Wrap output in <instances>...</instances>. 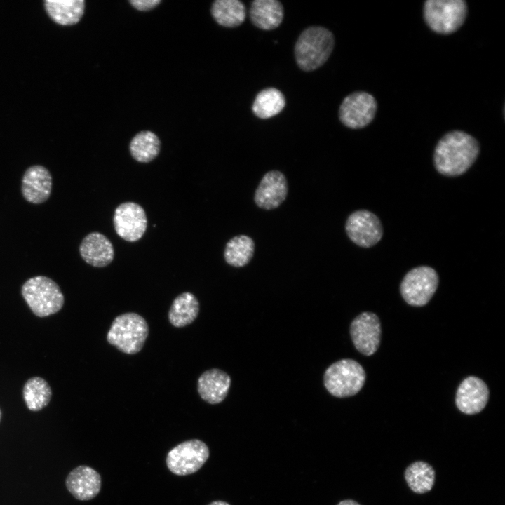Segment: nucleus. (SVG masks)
<instances>
[{"label": "nucleus", "mask_w": 505, "mask_h": 505, "mask_svg": "<svg viewBox=\"0 0 505 505\" xmlns=\"http://www.w3.org/2000/svg\"><path fill=\"white\" fill-rule=\"evenodd\" d=\"M480 153L478 140L461 130L445 134L438 142L433 153L436 170L446 177L465 173L475 163Z\"/></svg>", "instance_id": "1"}, {"label": "nucleus", "mask_w": 505, "mask_h": 505, "mask_svg": "<svg viewBox=\"0 0 505 505\" xmlns=\"http://www.w3.org/2000/svg\"><path fill=\"white\" fill-rule=\"evenodd\" d=\"M335 38L328 29L320 26L306 28L299 36L294 48L298 67L310 72L321 67L330 56Z\"/></svg>", "instance_id": "2"}, {"label": "nucleus", "mask_w": 505, "mask_h": 505, "mask_svg": "<svg viewBox=\"0 0 505 505\" xmlns=\"http://www.w3.org/2000/svg\"><path fill=\"white\" fill-rule=\"evenodd\" d=\"M149 335L146 320L133 312L117 316L107 334L108 343L126 354H135L143 348Z\"/></svg>", "instance_id": "3"}, {"label": "nucleus", "mask_w": 505, "mask_h": 505, "mask_svg": "<svg viewBox=\"0 0 505 505\" xmlns=\"http://www.w3.org/2000/svg\"><path fill=\"white\" fill-rule=\"evenodd\" d=\"M21 292L32 311L39 317L55 314L64 304V295L58 285L44 276L28 279L22 285Z\"/></svg>", "instance_id": "4"}, {"label": "nucleus", "mask_w": 505, "mask_h": 505, "mask_svg": "<svg viewBox=\"0 0 505 505\" xmlns=\"http://www.w3.org/2000/svg\"><path fill=\"white\" fill-rule=\"evenodd\" d=\"M365 381L363 368L357 361L346 358L331 364L325 370L323 382L333 396L346 398L356 395Z\"/></svg>", "instance_id": "5"}, {"label": "nucleus", "mask_w": 505, "mask_h": 505, "mask_svg": "<svg viewBox=\"0 0 505 505\" xmlns=\"http://www.w3.org/2000/svg\"><path fill=\"white\" fill-rule=\"evenodd\" d=\"M423 11L425 22L431 30L450 34L464 24L468 6L464 0H428Z\"/></svg>", "instance_id": "6"}, {"label": "nucleus", "mask_w": 505, "mask_h": 505, "mask_svg": "<svg viewBox=\"0 0 505 505\" xmlns=\"http://www.w3.org/2000/svg\"><path fill=\"white\" fill-rule=\"evenodd\" d=\"M439 282L436 271L429 266H419L410 270L403 277L400 291L410 305L426 304L436 292Z\"/></svg>", "instance_id": "7"}, {"label": "nucleus", "mask_w": 505, "mask_h": 505, "mask_svg": "<svg viewBox=\"0 0 505 505\" xmlns=\"http://www.w3.org/2000/svg\"><path fill=\"white\" fill-rule=\"evenodd\" d=\"M210 455L207 445L201 440L184 441L167 454L166 463L170 471L177 476H187L198 471Z\"/></svg>", "instance_id": "8"}, {"label": "nucleus", "mask_w": 505, "mask_h": 505, "mask_svg": "<svg viewBox=\"0 0 505 505\" xmlns=\"http://www.w3.org/2000/svg\"><path fill=\"white\" fill-rule=\"evenodd\" d=\"M345 231L349 238L359 247L368 248L382 239L383 227L379 218L365 209L351 213L345 222Z\"/></svg>", "instance_id": "9"}, {"label": "nucleus", "mask_w": 505, "mask_h": 505, "mask_svg": "<svg viewBox=\"0 0 505 505\" xmlns=\"http://www.w3.org/2000/svg\"><path fill=\"white\" fill-rule=\"evenodd\" d=\"M377 109V101L371 94L357 91L343 100L339 109V118L346 127L360 129L372 122Z\"/></svg>", "instance_id": "10"}, {"label": "nucleus", "mask_w": 505, "mask_h": 505, "mask_svg": "<svg viewBox=\"0 0 505 505\" xmlns=\"http://www.w3.org/2000/svg\"><path fill=\"white\" fill-rule=\"evenodd\" d=\"M113 224L116 234L128 242H135L144 234L147 217L138 203L126 201L119 205L114 213Z\"/></svg>", "instance_id": "11"}, {"label": "nucleus", "mask_w": 505, "mask_h": 505, "mask_svg": "<svg viewBox=\"0 0 505 505\" xmlns=\"http://www.w3.org/2000/svg\"><path fill=\"white\" fill-rule=\"evenodd\" d=\"M381 324L372 312H363L350 325V335L356 349L365 356L372 355L378 349L381 339Z\"/></svg>", "instance_id": "12"}, {"label": "nucleus", "mask_w": 505, "mask_h": 505, "mask_svg": "<svg viewBox=\"0 0 505 505\" xmlns=\"http://www.w3.org/2000/svg\"><path fill=\"white\" fill-rule=\"evenodd\" d=\"M288 185L285 175L276 170L267 172L261 179L254 194V202L263 210L277 208L285 200Z\"/></svg>", "instance_id": "13"}, {"label": "nucleus", "mask_w": 505, "mask_h": 505, "mask_svg": "<svg viewBox=\"0 0 505 505\" xmlns=\"http://www.w3.org/2000/svg\"><path fill=\"white\" fill-rule=\"evenodd\" d=\"M489 389L480 378L470 376L459 386L455 398L457 408L466 415L481 412L488 401Z\"/></svg>", "instance_id": "14"}, {"label": "nucleus", "mask_w": 505, "mask_h": 505, "mask_svg": "<svg viewBox=\"0 0 505 505\" xmlns=\"http://www.w3.org/2000/svg\"><path fill=\"white\" fill-rule=\"evenodd\" d=\"M65 485L75 499L80 501L91 500L100 491L101 476L94 469L86 465H80L67 475Z\"/></svg>", "instance_id": "15"}, {"label": "nucleus", "mask_w": 505, "mask_h": 505, "mask_svg": "<svg viewBox=\"0 0 505 505\" xmlns=\"http://www.w3.org/2000/svg\"><path fill=\"white\" fill-rule=\"evenodd\" d=\"M52 189V177L47 168L36 165L28 168L22 180V194L30 203L39 204L45 202L50 196Z\"/></svg>", "instance_id": "16"}, {"label": "nucleus", "mask_w": 505, "mask_h": 505, "mask_svg": "<svg viewBox=\"0 0 505 505\" xmlns=\"http://www.w3.org/2000/svg\"><path fill=\"white\" fill-rule=\"evenodd\" d=\"M82 259L95 267H105L114 260V250L110 240L104 234L93 231L87 234L79 245Z\"/></svg>", "instance_id": "17"}, {"label": "nucleus", "mask_w": 505, "mask_h": 505, "mask_svg": "<svg viewBox=\"0 0 505 505\" xmlns=\"http://www.w3.org/2000/svg\"><path fill=\"white\" fill-rule=\"evenodd\" d=\"M231 378L224 371L213 368L201 375L197 382V391L200 397L209 404H218L227 396Z\"/></svg>", "instance_id": "18"}, {"label": "nucleus", "mask_w": 505, "mask_h": 505, "mask_svg": "<svg viewBox=\"0 0 505 505\" xmlns=\"http://www.w3.org/2000/svg\"><path fill=\"white\" fill-rule=\"evenodd\" d=\"M284 9L276 0H255L251 3L249 17L252 23L259 29L271 30L282 22Z\"/></svg>", "instance_id": "19"}, {"label": "nucleus", "mask_w": 505, "mask_h": 505, "mask_svg": "<svg viewBox=\"0 0 505 505\" xmlns=\"http://www.w3.org/2000/svg\"><path fill=\"white\" fill-rule=\"evenodd\" d=\"M44 7L49 17L57 24L70 26L78 23L85 11L84 0H46Z\"/></svg>", "instance_id": "20"}, {"label": "nucleus", "mask_w": 505, "mask_h": 505, "mask_svg": "<svg viewBox=\"0 0 505 505\" xmlns=\"http://www.w3.org/2000/svg\"><path fill=\"white\" fill-rule=\"evenodd\" d=\"M199 309L196 297L190 292H184L174 299L170 307L169 322L175 328L185 327L195 321Z\"/></svg>", "instance_id": "21"}, {"label": "nucleus", "mask_w": 505, "mask_h": 505, "mask_svg": "<svg viewBox=\"0 0 505 505\" xmlns=\"http://www.w3.org/2000/svg\"><path fill=\"white\" fill-rule=\"evenodd\" d=\"M210 13L219 25L232 28L244 22L246 9L238 0H216L211 5Z\"/></svg>", "instance_id": "22"}, {"label": "nucleus", "mask_w": 505, "mask_h": 505, "mask_svg": "<svg viewBox=\"0 0 505 505\" xmlns=\"http://www.w3.org/2000/svg\"><path fill=\"white\" fill-rule=\"evenodd\" d=\"M159 136L151 130L136 133L129 143V152L134 160L139 163H149L155 159L161 151Z\"/></svg>", "instance_id": "23"}, {"label": "nucleus", "mask_w": 505, "mask_h": 505, "mask_svg": "<svg viewBox=\"0 0 505 505\" xmlns=\"http://www.w3.org/2000/svg\"><path fill=\"white\" fill-rule=\"evenodd\" d=\"M255 247V242L251 237L244 234L235 236L225 245L224 260L234 267H245L252 260Z\"/></svg>", "instance_id": "24"}, {"label": "nucleus", "mask_w": 505, "mask_h": 505, "mask_svg": "<svg viewBox=\"0 0 505 505\" xmlns=\"http://www.w3.org/2000/svg\"><path fill=\"white\" fill-rule=\"evenodd\" d=\"M405 480L410 490L417 494H424L433 488L436 473L433 466L424 461H416L407 466Z\"/></svg>", "instance_id": "25"}, {"label": "nucleus", "mask_w": 505, "mask_h": 505, "mask_svg": "<svg viewBox=\"0 0 505 505\" xmlns=\"http://www.w3.org/2000/svg\"><path fill=\"white\" fill-rule=\"evenodd\" d=\"M285 106V98L282 92L275 88H267L256 95L252 110L257 117L267 119L279 114Z\"/></svg>", "instance_id": "26"}, {"label": "nucleus", "mask_w": 505, "mask_h": 505, "mask_svg": "<svg viewBox=\"0 0 505 505\" xmlns=\"http://www.w3.org/2000/svg\"><path fill=\"white\" fill-rule=\"evenodd\" d=\"M22 393L25 404L31 411H39L46 407L52 396L48 383L39 377L29 379L24 385Z\"/></svg>", "instance_id": "27"}, {"label": "nucleus", "mask_w": 505, "mask_h": 505, "mask_svg": "<svg viewBox=\"0 0 505 505\" xmlns=\"http://www.w3.org/2000/svg\"><path fill=\"white\" fill-rule=\"evenodd\" d=\"M130 5L139 11H149L156 8L161 0H130Z\"/></svg>", "instance_id": "28"}, {"label": "nucleus", "mask_w": 505, "mask_h": 505, "mask_svg": "<svg viewBox=\"0 0 505 505\" xmlns=\"http://www.w3.org/2000/svg\"><path fill=\"white\" fill-rule=\"evenodd\" d=\"M337 505H361L357 501L352 499H344L339 501Z\"/></svg>", "instance_id": "29"}, {"label": "nucleus", "mask_w": 505, "mask_h": 505, "mask_svg": "<svg viewBox=\"0 0 505 505\" xmlns=\"http://www.w3.org/2000/svg\"><path fill=\"white\" fill-rule=\"evenodd\" d=\"M208 505H230L229 503L222 501V500H216L210 502Z\"/></svg>", "instance_id": "30"}, {"label": "nucleus", "mask_w": 505, "mask_h": 505, "mask_svg": "<svg viewBox=\"0 0 505 505\" xmlns=\"http://www.w3.org/2000/svg\"><path fill=\"white\" fill-rule=\"evenodd\" d=\"M1 415H2L1 410V409H0V422H1Z\"/></svg>", "instance_id": "31"}]
</instances>
